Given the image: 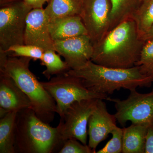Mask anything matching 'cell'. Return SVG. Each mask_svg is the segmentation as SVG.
Returning a JSON list of instances; mask_svg holds the SVG:
<instances>
[{"mask_svg":"<svg viewBox=\"0 0 153 153\" xmlns=\"http://www.w3.org/2000/svg\"><path fill=\"white\" fill-rule=\"evenodd\" d=\"M67 73L81 78L89 90L105 95L121 88L131 91L138 87L149 88L153 82V77L143 74L138 66L111 68L98 65L91 60L81 68L70 69Z\"/></svg>","mask_w":153,"mask_h":153,"instance_id":"7a4b0ae2","label":"cell"},{"mask_svg":"<svg viewBox=\"0 0 153 153\" xmlns=\"http://www.w3.org/2000/svg\"><path fill=\"white\" fill-rule=\"evenodd\" d=\"M111 8L109 31L133 17L142 0H110Z\"/></svg>","mask_w":153,"mask_h":153,"instance_id":"e0dca14e","label":"cell"},{"mask_svg":"<svg viewBox=\"0 0 153 153\" xmlns=\"http://www.w3.org/2000/svg\"><path fill=\"white\" fill-rule=\"evenodd\" d=\"M32 10L24 1L0 5V49L25 44L28 14Z\"/></svg>","mask_w":153,"mask_h":153,"instance_id":"8992f818","label":"cell"},{"mask_svg":"<svg viewBox=\"0 0 153 153\" xmlns=\"http://www.w3.org/2000/svg\"><path fill=\"white\" fill-rule=\"evenodd\" d=\"M83 0H49L45 9L49 21L68 16H79Z\"/></svg>","mask_w":153,"mask_h":153,"instance_id":"ac0fdd59","label":"cell"},{"mask_svg":"<svg viewBox=\"0 0 153 153\" xmlns=\"http://www.w3.org/2000/svg\"><path fill=\"white\" fill-rule=\"evenodd\" d=\"M133 19L142 38L153 25V0H142Z\"/></svg>","mask_w":153,"mask_h":153,"instance_id":"ffe728a7","label":"cell"},{"mask_svg":"<svg viewBox=\"0 0 153 153\" xmlns=\"http://www.w3.org/2000/svg\"><path fill=\"white\" fill-rule=\"evenodd\" d=\"M112 137L105 146L96 152L97 153H122L123 147V129L116 126L111 132Z\"/></svg>","mask_w":153,"mask_h":153,"instance_id":"603a6c76","label":"cell"},{"mask_svg":"<svg viewBox=\"0 0 153 153\" xmlns=\"http://www.w3.org/2000/svg\"><path fill=\"white\" fill-rule=\"evenodd\" d=\"M63 143L58 128L52 127L41 120L32 108H26L17 113L16 153H59Z\"/></svg>","mask_w":153,"mask_h":153,"instance_id":"3957f363","label":"cell"},{"mask_svg":"<svg viewBox=\"0 0 153 153\" xmlns=\"http://www.w3.org/2000/svg\"><path fill=\"white\" fill-rule=\"evenodd\" d=\"M44 88L56 102L57 113L60 117L73 102L83 100L101 99L108 95L96 93L85 87L82 79L68 74L56 75L47 82H41Z\"/></svg>","mask_w":153,"mask_h":153,"instance_id":"5b68a950","label":"cell"},{"mask_svg":"<svg viewBox=\"0 0 153 153\" xmlns=\"http://www.w3.org/2000/svg\"><path fill=\"white\" fill-rule=\"evenodd\" d=\"M142 39L144 41L153 40V25L147 32L142 37Z\"/></svg>","mask_w":153,"mask_h":153,"instance_id":"4316f807","label":"cell"},{"mask_svg":"<svg viewBox=\"0 0 153 153\" xmlns=\"http://www.w3.org/2000/svg\"><path fill=\"white\" fill-rule=\"evenodd\" d=\"M135 66L143 74L153 77V40L145 41L139 60Z\"/></svg>","mask_w":153,"mask_h":153,"instance_id":"44dd1931","label":"cell"},{"mask_svg":"<svg viewBox=\"0 0 153 153\" xmlns=\"http://www.w3.org/2000/svg\"><path fill=\"white\" fill-rule=\"evenodd\" d=\"M54 49L64 57L70 69L81 68L91 60L93 45L88 35L54 41Z\"/></svg>","mask_w":153,"mask_h":153,"instance_id":"30bf717a","label":"cell"},{"mask_svg":"<svg viewBox=\"0 0 153 153\" xmlns=\"http://www.w3.org/2000/svg\"><path fill=\"white\" fill-rule=\"evenodd\" d=\"M75 139H69L64 142L59 153H94L87 145H84Z\"/></svg>","mask_w":153,"mask_h":153,"instance_id":"cb8c5ba5","label":"cell"},{"mask_svg":"<svg viewBox=\"0 0 153 153\" xmlns=\"http://www.w3.org/2000/svg\"><path fill=\"white\" fill-rule=\"evenodd\" d=\"M104 100L99 99L94 111L89 118L88 134L89 137L88 146L96 153L98 145L106 139L108 135L117 126L114 114L108 111Z\"/></svg>","mask_w":153,"mask_h":153,"instance_id":"7c38bea8","label":"cell"},{"mask_svg":"<svg viewBox=\"0 0 153 153\" xmlns=\"http://www.w3.org/2000/svg\"><path fill=\"white\" fill-rule=\"evenodd\" d=\"M145 153H153V122L149 126L147 131Z\"/></svg>","mask_w":153,"mask_h":153,"instance_id":"d4e9b609","label":"cell"},{"mask_svg":"<svg viewBox=\"0 0 153 153\" xmlns=\"http://www.w3.org/2000/svg\"><path fill=\"white\" fill-rule=\"evenodd\" d=\"M144 43L135 22L133 19H129L111 30L101 40L94 44L91 60L106 67L131 68L139 60Z\"/></svg>","mask_w":153,"mask_h":153,"instance_id":"6da1fadb","label":"cell"},{"mask_svg":"<svg viewBox=\"0 0 153 153\" xmlns=\"http://www.w3.org/2000/svg\"><path fill=\"white\" fill-rule=\"evenodd\" d=\"M123 100L108 97L106 100L114 103V115L118 122L125 126L128 121L132 123L153 122V88L151 92L140 93L131 91Z\"/></svg>","mask_w":153,"mask_h":153,"instance_id":"ba28073f","label":"cell"},{"mask_svg":"<svg viewBox=\"0 0 153 153\" xmlns=\"http://www.w3.org/2000/svg\"><path fill=\"white\" fill-rule=\"evenodd\" d=\"M111 8L110 0H83L79 16L93 45L109 32Z\"/></svg>","mask_w":153,"mask_h":153,"instance_id":"9c48e42d","label":"cell"},{"mask_svg":"<svg viewBox=\"0 0 153 153\" xmlns=\"http://www.w3.org/2000/svg\"><path fill=\"white\" fill-rule=\"evenodd\" d=\"M151 123H132L129 126L123 128L122 153H145L146 135Z\"/></svg>","mask_w":153,"mask_h":153,"instance_id":"9a60e30c","label":"cell"},{"mask_svg":"<svg viewBox=\"0 0 153 153\" xmlns=\"http://www.w3.org/2000/svg\"><path fill=\"white\" fill-rule=\"evenodd\" d=\"M21 1H23V0H0V5L9 3L13 2Z\"/></svg>","mask_w":153,"mask_h":153,"instance_id":"83f0119b","label":"cell"},{"mask_svg":"<svg viewBox=\"0 0 153 153\" xmlns=\"http://www.w3.org/2000/svg\"><path fill=\"white\" fill-rule=\"evenodd\" d=\"M49 24L45 9H32L27 17L25 44L36 46L44 51L54 49V41L49 32Z\"/></svg>","mask_w":153,"mask_h":153,"instance_id":"8fae6325","label":"cell"},{"mask_svg":"<svg viewBox=\"0 0 153 153\" xmlns=\"http://www.w3.org/2000/svg\"><path fill=\"white\" fill-rule=\"evenodd\" d=\"M49 30L53 41L88 35L79 16H68L49 21Z\"/></svg>","mask_w":153,"mask_h":153,"instance_id":"5bb4252c","label":"cell"},{"mask_svg":"<svg viewBox=\"0 0 153 153\" xmlns=\"http://www.w3.org/2000/svg\"><path fill=\"white\" fill-rule=\"evenodd\" d=\"M32 9L44 8V4L49 0H23Z\"/></svg>","mask_w":153,"mask_h":153,"instance_id":"484cf974","label":"cell"},{"mask_svg":"<svg viewBox=\"0 0 153 153\" xmlns=\"http://www.w3.org/2000/svg\"><path fill=\"white\" fill-rule=\"evenodd\" d=\"M98 99L83 100L75 102L68 107L60 117L57 126L63 142L69 139H75L87 145L88 120Z\"/></svg>","mask_w":153,"mask_h":153,"instance_id":"52a82bcc","label":"cell"},{"mask_svg":"<svg viewBox=\"0 0 153 153\" xmlns=\"http://www.w3.org/2000/svg\"><path fill=\"white\" fill-rule=\"evenodd\" d=\"M7 52L9 56L29 57L34 60H41L44 51L36 46L24 44L13 46Z\"/></svg>","mask_w":153,"mask_h":153,"instance_id":"7402d4cb","label":"cell"},{"mask_svg":"<svg viewBox=\"0 0 153 153\" xmlns=\"http://www.w3.org/2000/svg\"><path fill=\"white\" fill-rule=\"evenodd\" d=\"M32 108L30 99L12 77L0 73L1 117L7 112Z\"/></svg>","mask_w":153,"mask_h":153,"instance_id":"4fadbf2b","label":"cell"},{"mask_svg":"<svg viewBox=\"0 0 153 153\" xmlns=\"http://www.w3.org/2000/svg\"><path fill=\"white\" fill-rule=\"evenodd\" d=\"M18 111L7 112L0 120V153H16L15 128Z\"/></svg>","mask_w":153,"mask_h":153,"instance_id":"2e32d148","label":"cell"},{"mask_svg":"<svg viewBox=\"0 0 153 153\" xmlns=\"http://www.w3.org/2000/svg\"><path fill=\"white\" fill-rule=\"evenodd\" d=\"M56 52L54 49L44 51L41 60V65L46 68L42 74L48 79H50L52 75L64 74L71 69L67 63L62 60L60 55Z\"/></svg>","mask_w":153,"mask_h":153,"instance_id":"d6986e66","label":"cell"},{"mask_svg":"<svg viewBox=\"0 0 153 153\" xmlns=\"http://www.w3.org/2000/svg\"><path fill=\"white\" fill-rule=\"evenodd\" d=\"M31 58L9 56L4 65L0 66V73L7 74L15 80L30 99L32 109L46 123L54 120L57 113L56 102L41 82L30 68Z\"/></svg>","mask_w":153,"mask_h":153,"instance_id":"277c9868","label":"cell"}]
</instances>
